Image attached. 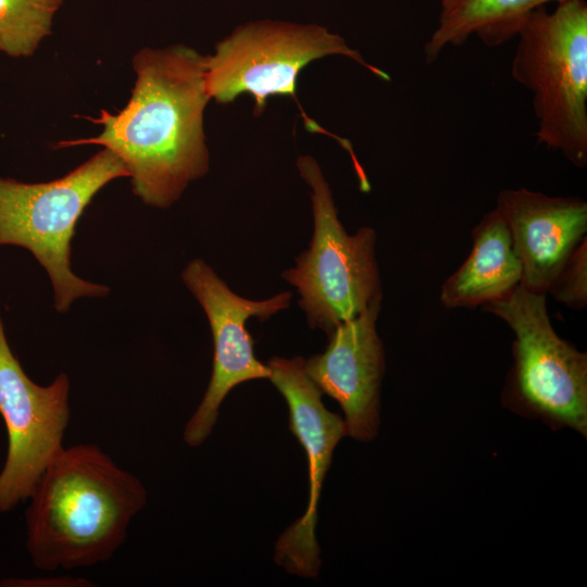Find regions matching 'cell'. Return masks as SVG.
Masks as SVG:
<instances>
[{"label": "cell", "instance_id": "1", "mask_svg": "<svg viewBox=\"0 0 587 587\" xmlns=\"http://www.w3.org/2000/svg\"><path fill=\"white\" fill-rule=\"evenodd\" d=\"M133 65L136 82L128 103L115 114L101 111L93 120L102 125L96 137L58 147L102 146L123 162L137 197L148 205L167 208L209 170L205 60L177 45L142 48Z\"/></svg>", "mask_w": 587, "mask_h": 587}, {"label": "cell", "instance_id": "2", "mask_svg": "<svg viewBox=\"0 0 587 587\" xmlns=\"http://www.w3.org/2000/svg\"><path fill=\"white\" fill-rule=\"evenodd\" d=\"M26 510V548L41 571L109 560L147 503L141 482L92 444L63 450L42 473Z\"/></svg>", "mask_w": 587, "mask_h": 587}, {"label": "cell", "instance_id": "3", "mask_svg": "<svg viewBox=\"0 0 587 587\" xmlns=\"http://www.w3.org/2000/svg\"><path fill=\"white\" fill-rule=\"evenodd\" d=\"M515 38L511 75L533 95L538 143L587 165V3L534 10Z\"/></svg>", "mask_w": 587, "mask_h": 587}, {"label": "cell", "instance_id": "4", "mask_svg": "<svg viewBox=\"0 0 587 587\" xmlns=\"http://www.w3.org/2000/svg\"><path fill=\"white\" fill-rule=\"evenodd\" d=\"M120 177H129L128 171L104 148L50 182L23 183L0 177V246L23 247L34 254L50 276L58 312H66L76 298L109 292L108 287L84 280L72 272L71 241L95 195Z\"/></svg>", "mask_w": 587, "mask_h": 587}, {"label": "cell", "instance_id": "5", "mask_svg": "<svg viewBox=\"0 0 587 587\" xmlns=\"http://www.w3.org/2000/svg\"><path fill=\"white\" fill-rule=\"evenodd\" d=\"M297 167L311 190L314 232L309 249L282 277L297 289L310 327L329 336L340 323L382 301L376 233L364 226L349 235L316 160L301 155Z\"/></svg>", "mask_w": 587, "mask_h": 587}, {"label": "cell", "instance_id": "6", "mask_svg": "<svg viewBox=\"0 0 587 587\" xmlns=\"http://www.w3.org/2000/svg\"><path fill=\"white\" fill-rule=\"evenodd\" d=\"M329 55L348 58L376 77L390 80L389 74L322 25L257 20L237 26L215 45L213 54L204 55L207 91L221 104L248 93L254 100V114L260 116L273 96L297 101L300 72Z\"/></svg>", "mask_w": 587, "mask_h": 587}, {"label": "cell", "instance_id": "7", "mask_svg": "<svg viewBox=\"0 0 587 587\" xmlns=\"http://www.w3.org/2000/svg\"><path fill=\"white\" fill-rule=\"evenodd\" d=\"M546 294L519 285L484 309L514 335L505 399L552 426L587 434V355L562 339L547 310Z\"/></svg>", "mask_w": 587, "mask_h": 587}, {"label": "cell", "instance_id": "8", "mask_svg": "<svg viewBox=\"0 0 587 587\" xmlns=\"http://www.w3.org/2000/svg\"><path fill=\"white\" fill-rule=\"evenodd\" d=\"M70 380L59 374L39 386L12 352L0 316V415L8 453L0 472V512L29 499L47 466L63 450L70 421Z\"/></svg>", "mask_w": 587, "mask_h": 587}, {"label": "cell", "instance_id": "9", "mask_svg": "<svg viewBox=\"0 0 587 587\" xmlns=\"http://www.w3.org/2000/svg\"><path fill=\"white\" fill-rule=\"evenodd\" d=\"M183 280L202 307L213 338V369L207 391L188 421L184 440L200 446L211 434L218 408L237 385L268 378L267 364L254 355L253 340L246 323L250 317L265 321L290 304L291 292L284 291L265 300H250L235 294L201 259L185 267Z\"/></svg>", "mask_w": 587, "mask_h": 587}, {"label": "cell", "instance_id": "10", "mask_svg": "<svg viewBox=\"0 0 587 587\" xmlns=\"http://www.w3.org/2000/svg\"><path fill=\"white\" fill-rule=\"evenodd\" d=\"M267 366L268 379L287 401L289 428L305 451L310 480L307 510L279 536L274 560L291 574L315 577L321 567L317 503L334 449L347 436L345 421L324 407L321 390L305 373L304 359L273 357Z\"/></svg>", "mask_w": 587, "mask_h": 587}, {"label": "cell", "instance_id": "11", "mask_svg": "<svg viewBox=\"0 0 587 587\" xmlns=\"http://www.w3.org/2000/svg\"><path fill=\"white\" fill-rule=\"evenodd\" d=\"M382 301L340 323L328 336L324 352L304 359V370L315 386L341 407L346 435L373 439L379 425V394L385 355L376 322Z\"/></svg>", "mask_w": 587, "mask_h": 587}, {"label": "cell", "instance_id": "12", "mask_svg": "<svg viewBox=\"0 0 587 587\" xmlns=\"http://www.w3.org/2000/svg\"><path fill=\"white\" fill-rule=\"evenodd\" d=\"M496 209L504 218L525 288L547 291L575 247L586 238L587 202L524 187L503 189Z\"/></svg>", "mask_w": 587, "mask_h": 587}, {"label": "cell", "instance_id": "13", "mask_svg": "<svg viewBox=\"0 0 587 587\" xmlns=\"http://www.w3.org/2000/svg\"><path fill=\"white\" fill-rule=\"evenodd\" d=\"M473 245L465 261L441 285L447 309L476 308L499 300L522 282V266L508 225L495 208L472 230Z\"/></svg>", "mask_w": 587, "mask_h": 587}, {"label": "cell", "instance_id": "14", "mask_svg": "<svg viewBox=\"0 0 587 587\" xmlns=\"http://www.w3.org/2000/svg\"><path fill=\"white\" fill-rule=\"evenodd\" d=\"M565 0H440L436 28L424 46V60L435 62L448 47L471 36L495 48L515 38L524 20L537 8Z\"/></svg>", "mask_w": 587, "mask_h": 587}, {"label": "cell", "instance_id": "15", "mask_svg": "<svg viewBox=\"0 0 587 587\" xmlns=\"http://www.w3.org/2000/svg\"><path fill=\"white\" fill-rule=\"evenodd\" d=\"M62 0H0V52L30 57L51 33Z\"/></svg>", "mask_w": 587, "mask_h": 587}, {"label": "cell", "instance_id": "16", "mask_svg": "<svg viewBox=\"0 0 587 587\" xmlns=\"http://www.w3.org/2000/svg\"><path fill=\"white\" fill-rule=\"evenodd\" d=\"M547 294L571 309L587 305V238L572 251Z\"/></svg>", "mask_w": 587, "mask_h": 587}, {"label": "cell", "instance_id": "17", "mask_svg": "<svg viewBox=\"0 0 587 587\" xmlns=\"http://www.w3.org/2000/svg\"><path fill=\"white\" fill-rule=\"evenodd\" d=\"M1 586H30V587H86L92 584L85 578L71 576H49L39 578L7 579Z\"/></svg>", "mask_w": 587, "mask_h": 587}]
</instances>
